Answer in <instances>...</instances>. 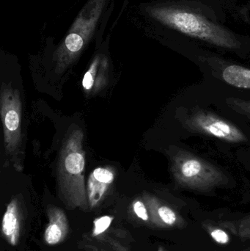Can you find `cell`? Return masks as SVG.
<instances>
[{"label": "cell", "instance_id": "1", "mask_svg": "<svg viewBox=\"0 0 250 251\" xmlns=\"http://www.w3.org/2000/svg\"><path fill=\"white\" fill-rule=\"evenodd\" d=\"M220 0H170L147 7L153 19L182 35L211 46L238 51L250 38L226 26Z\"/></svg>", "mask_w": 250, "mask_h": 251}, {"label": "cell", "instance_id": "2", "mask_svg": "<svg viewBox=\"0 0 250 251\" xmlns=\"http://www.w3.org/2000/svg\"><path fill=\"white\" fill-rule=\"evenodd\" d=\"M84 133L79 127L69 128L63 139L57 163L58 196L68 209L87 210L88 206L85 181V153Z\"/></svg>", "mask_w": 250, "mask_h": 251}, {"label": "cell", "instance_id": "3", "mask_svg": "<svg viewBox=\"0 0 250 251\" xmlns=\"http://www.w3.org/2000/svg\"><path fill=\"white\" fill-rule=\"evenodd\" d=\"M106 0H91L78 15L67 36L54 54L55 72L62 74L82 54L95 32Z\"/></svg>", "mask_w": 250, "mask_h": 251}, {"label": "cell", "instance_id": "4", "mask_svg": "<svg viewBox=\"0 0 250 251\" xmlns=\"http://www.w3.org/2000/svg\"><path fill=\"white\" fill-rule=\"evenodd\" d=\"M171 171L178 185L198 191L219 187L227 178L212 164L182 149H176L171 154Z\"/></svg>", "mask_w": 250, "mask_h": 251}, {"label": "cell", "instance_id": "5", "mask_svg": "<svg viewBox=\"0 0 250 251\" xmlns=\"http://www.w3.org/2000/svg\"><path fill=\"white\" fill-rule=\"evenodd\" d=\"M1 118L4 131L6 165L16 171L23 168L22 130V104L19 90L2 83L0 94Z\"/></svg>", "mask_w": 250, "mask_h": 251}, {"label": "cell", "instance_id": "6", "mask_svg": "<svg viewBox=\"0 0 250 251\" xmlns=\"http://www.w3.org/2000/svg\"><path fill=\"white\" fill-rule=\"evenodd\" d=\"M183 125L192 132L211 136L229 143H244L248 140L245 133L233 124L200 109L188 115L183 119Z\"/></svg>", "mask_w": 250, "mask_h": 251}, {"label": "cell", "instance_id": "7", "mask_svg": "<svg viewBox=\"0 0 250 251\" xmlns=\"http://www.w3.org/2000/svg\"><path fill=\"white\" fill-rule=\"evenodd\" d=\"M143 200L149 212L151 223L161 228H179L186 226V221L182 215L158 198L145 193Z\"/></svg>", "mask_w": 250, "mask_h": 251}, {"label": "cell", "instance_id": "8", "mask_svg": "<svg viewBox=\"0 0 250 251\" xmlns=\"http://www.w3.org/2000/svg\"><path fill=\"white\" fill-rule=\"evenodd\" d=\"M116 172L112 167H99L92 171L87 183V196L90 209L102 202L114 182Z\"/></svg>", "mask_w": 250, "mask_h": 251}, {"label": "cell", "instance_id": "9", "mask_svg": "<svg viewBox=\"0 0 250 251\" xmlns=\"http://www.w3.org/2000/svg\"><path fill=\"white\" fill-rule=\"evenodd\" d=\"M108 80V59L106 56L98 54L84 75L82 82L84 91L88 95L98 94L107 86Z\"/></svg>", "mask_w": 250, "mask_h": 251}, {"label": "cell", "instance_id": "10", "mask_svg": "<svg viewBox=\"0 0 250 251\" xmlns=\"http://www.w3.org/2000/svg\"><path fill=\"white\" fill-rule=\"evenodd\" d=\"M47 215L48 223L44 231V240L48 246H56L64 241L68 234V221L64 211L57 206H49Z\"/></svg>", "mask_w": 250, "mask_h": 251}, {"label": "cell", "instance_id": "11", "mask_svg": "<svg viewBox=\"0 0 250 251\" xmlns=\"http://www.w3.org/2000/svg\"><path fill=\"white\" fill-rule=\"evenodd\" d=\"M21 231L20 202L17 199H11L1 221V232L7 243L12 246L19 244Z\"/></svg>", "mask_w": 250, "mask_h": 251}, {"label": "cell", "instance_id": "12", "mask_svg": "<svg viewBox=\"0 0 250 251\" xmlns=\"http://www.w3.org/2000/svg\"><path fill=\"white\" fill-rule=\"evenodd\" d=\"M225 82L232 86L250 89V69L238 65L226 66L222 74Z\"/></svg>", "mask_w": 250, "mask_h": 251}, {"label": "cell", "instance_id": "13", "mask_svg": "<svg viewBox=\"0 0 250 251\" xmlns=\"http://www.w3.org/2000/svg\"><path fill=\"white\" fill-rule=\"evenodd\" d=\"M203 227L217 244L226 246L230 242V237L226 231L220 227L213 225L211 223L204 222Z\"/></svg>", "mask_w": 250, "mask_h": 251}, {"label": "cell", "instance_id": "14", "mask_svg": "<svg viewBox=\"0 0 250 251\" xmlns=\"http://www.w3.org/2000/svg\"><path fill=\"white\" fill-rule=\"evenodd\" d=\"M226 103L232 110L250 119V100L228 98L226 100Z\"/></svg>", "mask_w": 250, "mask_h": 251}, {"label": "cell", "instance_id": "15", "mask_svg": "<svg viewBox=\"0 0 250 251\" xmlns=\"http://www.w3.org/2000/svg\"><path fill=\"white\" fill-rule=\"evenodd\" d=\"M113 221V217L105 216L96 218L93 222V228H92V234L93 237H98L101 234L106 232L107 229L111 226Z\"/></svg>", "mask_w": 250, "mask_h": 251}, {"label": "cell", "instance_id": "16", "mask_svg": "<svg viewBox=\"0 0 250 251\" xmlns=\"http://www.w3.org/2000/svg\"><path fill=\"white\" fill-rule=\"evenodd\" d=\"M233 231L242 240H250V216L239 221L237 226L233 227Z\"/></svg>", "mask_w": 250, "mask_h": 251}, {"label": "cell", "instance_id": "17", "mask_svg": "<svg viewBox=\"0 0 250 251\" xmlns=\"http://www.w3.org/2000/svg\"><path fill=\"white\" fill-rule=\"evenodd\" d=\"M132 208H133L134 212L138 217V218L145 222L151 221L149 212H148V208H147L145 201L136 199L132 203Z\"/></svg>", "mask_w": 250, "mask_h": 251}, {"label": "cell", "instance_id": "18", "mask_svg": "<svg viewBox=\"0 0 250 251\" xmlns=\"http://www.w3.org/2000/svg\"><path fill=\"white\" fill-rule=\"evenodd\" d=\"M157 251H167L164 249V248L161 247V246H160L158 250Z\"/></svg>", "mask_w": 250, "mask_h": 251}, {"label": "cell", "instance_id": "19", "mask_svg": "<svg viewBox=\"0 0 250 251\" xmlns=\"http://www.w3.org/2000/svg\"></svg>", "mask_w": 250, "mask_h": 251}]
</instances>
